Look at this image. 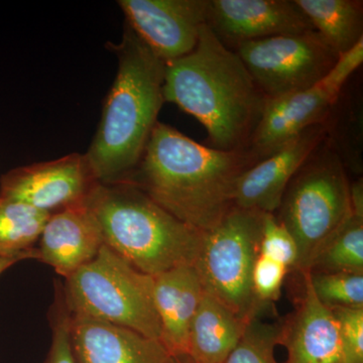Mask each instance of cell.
Returning <instances> with one entry per match:
<instances>
[{
    "label": "cell",
    "mask_w": 363,
    "mask_h": 363,
    "mask_svg": "<svg viewBox=\"0 0 363 363\" xmlns=\"http://www.w3.org/2000/svg\"><path fill=\"white\" fill-rule=\"evenodd\" d=\"M250 159L245 150L204 147L157 121L128 182L179 220L207 233L233 207L234 184Z\"/></svg>",
    "instance_id": "1"
},
{
    "label": "cell",
    "mask_w": 363,
    "mask_h": 363,
    "mask_svg": "<svg viewBox=\"0 0 363 363\" xmlns=\"http://www.w3.org/2000/svg\"><path fill=\"white\" fill-rule=\"evenodd\" d=\"M164 102L195 117L214 149L242 150L266 98L236 52L205 25L192 52L166 64Z\"/></svg>",
    "instance_id": "2"
},
{
    "label": "cell",
    "mask_w": 363,
    "mask_h": 363,
    "mask_svg": "<svg viewBox=\"0 0 363 363\" xmlns=\"http://www.w3.org/2000/svg\"><path fill=\"white\" fill-rule=\"evenodd\" d=\"M118 69L85 156L101 184L128 181L138 168L164 104L166 64L130 26L116 47Z\"/></svg>",
    "instance_id": "3"
},
{
    "label": "cell",
    "mask_w": 363,
    "mask_h": 363,
    "mask_svg": "<svg viewBox=\"0 0 363 363\" xmlns=\"http://www.w3.org/2000/svg\"><path fill=\"white\" fill-rule=\"evenodd\" d=\"M87 205L104 243L150 276L194 266L204 233L169 214L130 182L98 183Z\"/></svg>",
    "instance_id": "4"
},
{
    "label": "cell",
    "mask_w": 363,
    "mask_h": 363,
    "mask_svg": "<svg viewBox=\"0 0 363 363\" xmlns=\"http://www.w3.org/2000/svg\"><path fill=\"white\" fill-rule=\"evenodd\" d=\"M71 314L124 327L161 341L154 277L138 271L106 245L63 283Z\"/></svg>",
    "instance_id": "5"
},
{
    "label": "cell",
    "mask_w": 363,
    "mask_h": 363,
    "mask_svg": "<svg viewBox=\"0 0 363 363\" xmlns=\"http://www.w3.org/2000/svg\"><path fill=\"white\" fill-rule=\"evenodd\" d=\"M324 142L293 177L277 216L297 243L300 272L307 271L322 245L352 214L344 164L330 143Z\"/></svg>",
    "instance_id": "6"
},
{
    "label": "cell",
    "mask_w": 363,
    "mask_h": 363,
    "mask_svg": "<svg viewBox=\"0 0 363 363\" xmlns=\"http://www.w3.org/2000/svg\"><path fill=\"white\" fill-rule=\"evenodd\" d=\"M262 215L233 207L204 233L194 267L206 292L247 323L262 311L252 292V276L259 255Z\"/></svg>",
    "instance_id": "7"
},
{
    "label": "cell",
    "mask_w": 363,
    "mask_h": 363,
    "mask_svg": "<svg viewBox=\"0 0 363 363\" xmlns=\"http://www.w3.org/2000/svg\"><path fill=\"white\" fill-rule=\"evenodd\" d=\"M236 54L266 99L309 89L338 59L315 30L240 43Z\"/></svg>",
    "instance_id": "8"
},
{
    "label": "cell",
    "mask_w": 363,
    "mask_h": 363,
    "mask_svg": "<svg viewBox=\"0 0 363 363\" xmlns=\"http://www.w3.org/2000/svg\"><path fill=\"white\" fill-rule=\"evenodd\" d=\"M98 183L85 155L74 152L7 172L0 178V197L52 214L85 204Z\"/></svg>",
    "instance_id": "9"
},
{
    "label": "cell",
    "mask_w": 363,
    "mask_h": 363,
    "mask_svg": "<svg viewBox=\"0 0 363 363\" xmlns=\"http://www.w3.org/2000/svg\"><path fill=\"white\" fill-rule=\"evenodd\" d=\"M351 77L338 65L309 89L266 99L252 133L255 154L269 156L315 124L325 123Z\"/></svg>",
    "instance_id": "10"
},
{
    "label": "cell",
    "mask_w": 363,
    "mask_h": 363,
    "mask_svg": "<svg viewBox=\"0 0 363 363\" xmlns=\"http://www.w3.org/2000/svg\"><path fill=\"white\" fill-rule=\"evenodd\" d=\"M128 25L164 64L192 52L208 23L209 0H121Z\"/></svg>",
    "instance_id": "11"
},
{
    "label": "cell",
    "mask_w": 363,
    "mask_h": 363,
    "mask_svg": "<svg viewBox=\"0 0 363 363\" xmlns=\"http://www.w3.org/2000/svg\"><path fill=\"white\" fill-rule=\"evenodd\" d=\"M326 136V121L315 124L264 161L245 169L234 184L233 207L260 213L277 211L293 177Z\"/></svg>",
    "instance_id": "12"
},
{
    "label": "cell",
    "mask_w": 363,
    "mask_h": 363,
    "mask_svg": "<svg viewBox=\"0 0 363 363\" xmlns=\"http://www.w3.org/2000/svg\"><path fill=\"white\" fill-rule=\"evenodd\" d=\"M208 25L238 45L314 30L294 0H209Z\"/></svg>",
    "instance_id": "13"
},
{
    "label": "cell",
    "mask_w": 363,
    "mask_h": 363,
    "mask_svg": "<svg viewBox=\"0 0 363 363\" xmlns=\"http://www.w3.org/2000/svg\"><path fill=\"white\" fill-rule=\"evenodd\" d=\"M104 245L96 217L85 203L51 214L35 247V259L66 279L94 259Z\"/></svg>",
    "instance_id": "14"
},
{
    "label": "cell",
    "mask_w": 363,
    "mask_h": 363,
    "mask_svg": "<svg viewBox=\"0 0 363 363\" xmlns=\"http://www.w3.org/2000/svg\"><path fill=\"white\" fill-rule=\"evenodd\" d=\"M70 340L77 363H169L171 357L161 341L81 315L71 314Z\"/></svg>",
    "instance_id": "15"
},
{
    "label": "cell",
    "mask_w": 363,
    "mask_h": 363,
    "mask_svg": "<svg viewBox=\"0 0 363 363\" xmlns=\"http://www.w3.org/2000/svg\"><path fill=\"white\" fill-rule=\"evenodd\" d=\"M301 274L304 295L281 326L279 344L288 351L286 363H344L337 320L315 295L308 272Z\"/></svg>",
    "instance_id": "16"
},
{
    "label": "cell",
    "mask_w": 363,
    "mask_h": 363,
    "mask_svg": "<svg viewBox=\"0 0 363 363\" xmlns=\"http://www.w3.org/2000/svg\"><path fill=\"white\" fill-rule=\"evenodd\" d=\"M204 291L194 266L175 267L154 277L161 342L171 357L189 354L191 327Z\"/></svg>",
    "instance_id": "17"
},
{
    "label": "cell",
    "mask_w": 363,
    "mask_h": 363,
    "mask_svg": "<svg viewBox=\"0 0 363 363\" xmlns=\"http://www.w3.org/2000/svg\"><path fill=\"white\" fill-rule=\"evenodd\" d=\"M247 325L204 291L191 327L189 355L196 363H223L240 342Z\"/></svg>",
    "instance_id": "18"
},
{
    "label": "cell",
    "mask_w": 363,
    "mask_h": 363,
    "mask_svg": "<svg viewBox=\"0 0 363 363\" xmlns=\"http://www.w3.org/2000/svg\"><path fill=\"white\" fill-rule=\"evenodd\" d=\"M336 54L350 51L363 40L362 1L294 0Z\"/></svg>",
    "instance_id": "19"
},
{
    "label": "cell",
    "mask_w": 363,
    "mask_h": 363,
    "mask_svg": "<svg viewBox=\"0 0 363 363\" xmlns=\"http://www.w3.org/2000/svg\"><path fill=\"white\" fill-rule=\"evenodd\" d=\"M50 216L26 203L0 197V259H35V245Z\"/></svg>",
    "instance_id": "20"
},
{
    "label": "cell",
    "mask_w": 363,
    "mask_h": 363,
    "mask_svg": "<svg viewBox=\"0 0 363 363\" xmlns=\"http://www.w3.org/2000/svg\"><path fill=\"white\" fill-rule=\"evenodd\" d=\"M306 272L363 274V217L351 214L322 245Z\"/></svg>",
    "instance_id": "21"
},
{
    "label": "cell",
    "mask_w": 363,
    "mask_h": 363,
    "mask_svg": "<svg viewBox=\"0 0 363 363\" xmlns=\"http://www.w3.org/2000/svg\"><path fill=\"white\" fill-rule=\"evenodd\" d=\"M308 274L315 295L327 307L363 308V274L338 272Z\"/></svg>",
    "instance_id": "22"
},
{
    "label": "cell",
    "mask_w": 363,
    "mask_h": 363,
    "mask_svg": "<svg viewBox=\"0 0 363 363\" xmlns=\"http://www.w3.org/2000/svg\"><path fill=\"white\" fill-rule=\"evenodd\" d=\"M279 335L281 326L252 320L223 363H279L274 357V348L279 344Z\"/></svg>",
    "instance_id": "23"
},
{
    "label": "cell",
    "mask_w": 363,
    "mask_h": 363,
    "mask_svg": "<svg viewBox=\"0 0 363 363\" xmlns=\"http://www.w3.org/2000/svg\"><path fill=\"white\" fill-rule=\"evenodd\" d=\"M259 255L283 264L289 271L297 269V243L274 213L262 215Z\"/></svg>",
    "instance_id": "24"
},
{
    "label": "cell",
    "mask_w": 363,
    "mask_h": 363,
    "mask_svg": "<svg viewBox=\"0 0 363 363\" xmlns=\"http://www.w3.org/2000/svg\"><path fill=\"white\" fill-rule=\"evenodd\" d=\"M71 313L64 296L63 283L55 281L54 302L50 311L52 341L44 363H77L70 340Z\"/></svg>",
    "instance_id": "25"
},
{
    "label": "cell",
    "mask_w": 363,
    "mask_h": 363,
    "mask_svg": "<svg viewBox=\"0 0 363 363\" xmlns=\"http://www.w3.org/2000/svg\"><path fill=\"white\" fill-rule=\"evenodd\" d=\"M329 308L337 320L344 363H363V308Z\"/></svg>",
    "instance_id": "26"
},
{
    "label": "cell",
    "mask_w": 363,
    "mask_h": 363,
    "mask_svg": "<svg viewBox=\"0 0 363 363\" xmlns=\"http://www.w3.org/2000/svg\"><path fill=\"white\" fill-rule=\"evenodd\" d=\"M289 269L283 264L259 255L253 266L252 292L259 307L279 297L284 279Z\"/></svg>",
    "instance_id": "27"
},
{
    "label": "cell",
    "mask_w": 363,
    "mask_h": 363,
    "mask_svg": "<svg viewBox=\"0 0 363 363\" xmlns=\"http://www.w3.org/2000/svg\"><path fill=\"white\" fill-rule=\"evenodd\" d=\"M351 211L357 216L363 217V183L355 182L350 187Z\"/></svg>",
    "instance_id": "28"
},
{
    "label": "cell",
    "mask_w": 363,
    "mask_h": 363,
    "mask_svg": "<svg viewBox=\"0 0 363 363\" xmlns=\"http://www.w3.org/2000/svg\"><path fill=\"white\" fill-rule=\"evenodd\" d=\"M169 363H196L189 354L174 355L169 357Z\"/></svg>",
    "instance_id": "29"
},
{
    "label": "cell",
    "mask_w": 363,
    "mask_h": 363,
    "mask_svg": "<svg viewBox=\"0 0 363 363\" xmlns=\"http://www.w3.org/2000/svg\"><path fill=\"white\" fill-rule=\"evenodd\" d=\"M14 264H16V260L0 259V274Z\"/></svg>",
    "instance_id": "30"
}]
</instances>
